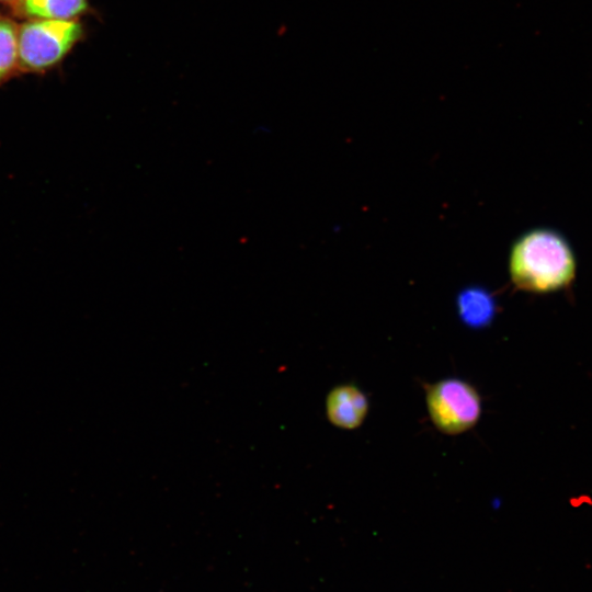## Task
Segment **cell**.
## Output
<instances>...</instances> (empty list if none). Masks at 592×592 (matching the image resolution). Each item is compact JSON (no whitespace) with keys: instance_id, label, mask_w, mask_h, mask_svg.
<instances>
[{"instance_id":"6da1fadb","label":"cell","mask_w":592,"mask_h":592,"mask_svg":"<svg viewBox=\"0 0 592 592\" xmlns=\"http://www.w3.org/2000/svg\"><path fill=\"white\" fill-rule=\"evenodd\" d=\"M577 258L568 240L549 228L521 235L509 253V275L523 292L549 294L568 288L577 275Z\"/></svg>"},{"instance_id":"7a4b0ae2","label":"cell","mask_w":592,"mask_h":592,"mask_svg":"<svg viewBox=\"0 0 592 592\" xmlns=\"http://www.w3.org/2000/svg\"><path fill=\"white\" fill-rule=\"evenodd\" d=\"M428 415L435 429L458 435L473 429L482 413L478 389L458 377H447L424 387Z\"/></svg>"},{"instance_id":"3957f363","label":"cell","mask_w":592,"mask_h":592,"mask_svg":"<svg viewBox=\"0 0 592 592\" xmlns=\"http://www.w3.org/2000/svg\"><path fill=\"white\" fill-rule=\"evenodd\" d=\"M78 20H29L18 26L19 67L44 71L60 61L82 36Z\"/></svg>"},{"instance_id":"277c9868","label":"cell","mask_w":592,"mask_h":592,"mask_svg":"<svg viewBox=\"0 0 592 592\" xmlns=\"http://www.w3.org/2000/svg\"><path fill=\"white\" fill-rule=\"evenodd\" d=\"M328 421L342 430H355L365 421L369 411L367 395L355 384H340L326 397Z\"/></svg>"},{"instance_id":"5b68a950","label":"cell","mask_w":592,"mask_h":592,"mask_svg":"<svg viewBox=\"0 0 592 592\" xmlns=\"http://www.w3.org/2000/svg\"><path fill=\"white\" fill-rule=\"evenodd\" d=\"M456 309L460 321L465 326L471 329H482L493 321L497 304L489 291L478 286H470L458 293Z\"/></svg>"},{"instance_id":"8992f818","label":"cell","mask_w":592,"mask_h":592,"mask_svg":"<svg viewBox=\"0 0 592 592\" xmlns=\"http://www.w3.org/2000/svg\"><path fill=\"white\" fill-rule=\"evenodd\" d=\"M13 12L30 20H76L89 11L88 0H15Z\"/></svg>"},{"instance_id":"52a82bcc","label":"cell","mask_w":592,"mask_h":592,"mask_svg":"<svg viewBox=\"0 0 592 592\" xmlns=\"http://www.w3.org/2000/svg\"><path fill=\"white\" fill-rule=\"evenodd\" d=\"M19 66L18 25L0 16V83Z\"/></svg>"},{"instance_id":"ba28073f","label":"cell","mask_w":592,"mask_h":592,"mask_svg":"<svg viewBox=\"0 0 592 592\" xmlns=\"http://www.w3.org/2000/svg\"><path fill=\"white\" fill-rule=\"evenodd\" d=\"M0 1H11V2H13V1H15V0H0Z\"/></svg>"}]
</instances>
